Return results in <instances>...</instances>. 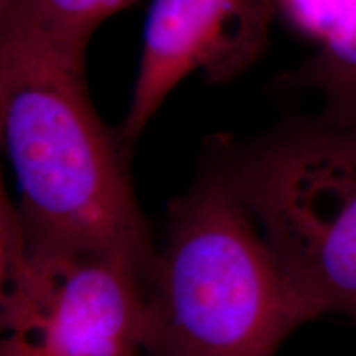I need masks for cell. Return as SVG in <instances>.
Segmentation results:
<instances>
[{
    "label": "cell",
    "mask_w": 356,
    "mask_h": 356,
    "mask_svg": "<svg viewBox=\"0 0 356 356\" xmlns=\"http://www.w3.org/2000/svg\"><path fill=\"white\" fill-rule=\"evenodd\" d=\"M225 165L168 208L144 280V356H275L310 322Z\"/></svg>",
    "instance_id": "obj_2"
},
{
    "label": "cell",
    "mask_w": 356,
    "mask_h": 356,
    "mask_svg": "<svg viewBox=\"0 0 356 356\" xmlns=\"http://www.w3.org/2000/svg\"><path fill=\"white\" fill-rule=\"evenodd\" d=\"M137 0H13L0 10L10 24L71 61L86 63V48L106 19Z\"/></svg>",
    "instance_id": "obj_6"
},
{
    "label": "cell",
    "mask_w": 356,
    "mask_h": 356,
    "mask_svg": "<svg viewBox=\"0 0 356 356\" xmlns=\"http://www.w3.org/2000/svg\"><path fill=\"white\" fill-rule=\"evenodd\" d=\"M225 168L310 318L356 323V121L323 115Z\"/></svg>",
    "instance_id": "obj_3"
},
{
    "label": "cell",
    "mask_w": 356,
    "mask_h": 356,
    "mask_svg": "<svg viewBox=\"0 0 356 356\" xmlns=\"http://www.w3.org/2000/svg\"><path fill=\"white\" fill-rule=\"evenodd\" d=\"M280 3L293 24L320 42L356 10V0H280Z\"/></svg>",
    "instance_id": "obj_8"
},
{
    "label": "cell",
    "mask_w": 356,
    "mask_h": 356,
    "mask_svg": "<svg viewBox=\"0 0 356 356\" xmlns=\"http://www.w3.org/2000/svg\"><path fill=\"white\" fill-rule=\"evenodd\" d=\"M0 320L42 356H144V284L122 262L32 252L2 185Z\"/></svg>",
    "instance_id": "obj_4"
},
{
    "label": "cell",
    "mask_w": 356,
    "mask_h": 356,
    "mask_svg": "<svg viewBox=\"0 0 356 356\" xmlns=\"http://www.w3.org/2000/svg\"><path fill=\"white\" fill-rule=\"evenodd\" d=\"M0 124L26 249L108 257L144 284L157 249L134 193L131 147L96 114L84 65L0 24Z\"/></svg>",
    "instance_id": "obj_1"
},
{
    "label": "cell",
    "mask_w": 356,
    "mask_h": 356,
    "mask_svg": "<svg viewBox=\"0 0 356 356\" xmlns=\"http://www.w3.org/2000/svg\"><path fill=\"white\" fill-rule=\"evenodd\" d=\"M0 356H42L29 340L20 335H8L2 341Z\"/></svg>",
    "instance_id": "obj_9"
},
{
    "label": "cell",
    "mask_w": 356,
    "mask_h": 356,
    "mask_svg": "<svg viewBox=\"0 0 356 356\" xmlns=\"http://www.w3.org/2000/svg\"><path fill=\"white\" fill-rule=\"evenodd\" d=\"M13 0H0V10H6V8L10 6Z\"/></svg>",
    "instance_id": "obj_10"
},
{
    "label": "cell",
    "mask_w": 356,
    "mask_h": 356,
    "mask_svg": "<svg viewBox=\"0 0 356 356\" xmlns=\"http://www.w3.org/2000/svg\"><path fill=\"white\" fill-rule=\"evenodd\" d=\"M302 78L325 96L327 118L356 121V10L322 40Z\"/></svg>",
    "instance_id": "obj_7"
},
{
    "label": "cell",
    "mask_w": 356,
    "mask_h": 356,
    "mask_svg": "<svg viewBox=\"0 0 356 356\" xmlns=\"http://www.w3.org/2000/svg\"><path fill=\"white\" fill-rule=\"evenodd\" d=\"M249 0H154L144 50L126 119L119 136L132 147L163 101L186 74L210 70L225 76L231 63V25L243 26Z\"/></svg>",
    "instance_id": "obj_5"
}]
</instances>
